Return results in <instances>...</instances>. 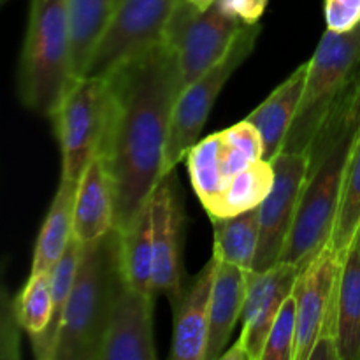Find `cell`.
Returning a JSON list of instances; mask_svg holds the SVG:
<instances>
[{"mask_svg": "<svg viewBox=\"0 0 360 360\" xmlns=\"http://www.w3.org/2000/svg\"><path fill=\"white\" fill-rule=\"evenodd\" d=\"M112 111L101 153L115 186L116 229L125 231L164 178L172 111L181 94L178 56L167 41L112 74Z\"/></svg>", "mask_w": 360, "mask_h": 360, "instance_id": "6da1fadb", "label": "cell"}, {"mask_svg": "<svg viewBox=\"0 0 360 360\" xmlns=\"http://www.w3.org/2000/svg\"><path fill=\"white\" fill-rule=\"evenodd\" d=\"M360 129V83L334 109L308 148L309 169L281 262L304 269L330 245L345 171Z\"/></svg>", "mask_w": 360, "mask_h": 360, "instance_id": "7a4b0ae2", "label": "cell"}, {"mask_svg": "<svg viewBox=\"0 0 360 360\" xmlns=\"http://www.w3.org/2000/svg\"><path fill=\"white\" fill-rule=\"evenodd\" d=\"M125 278L120 231L83 245L55 360H98L109 316Z\"/></svg>", "mask_w": 360, "mask_h": 360, "instance_id": "3957f363", "label": "cell"}, {"mask_svg": "<svg viewBox=\"0 0 360 360\" xmlns=\"http://www.w3.org/2000/svg\"><path fill=\"white\" fill-rule=\"evenodd\" d=\"M74 79L67 0H30L18 65V97L27 109L51 118Z\"/></svg>", "mask_w": 360, "mask_h": 360, "instance_id": "277c9868", "label": "cell"}, {"mask_svg": "<svg viewBox=\"0 0 360 360\" xmlns=\"http://www.w3.org/2000/svg\"><path fill=\"white\" fill-rule=\"evenodd\" d=\"M308 62L301 105L281 151H308L334 109L360 83V25L345 34L323 32Z\"/></svg>", "mask_w": 360, "mask_h": 360, "instance_id": "5b68a950", "label": "cell"}, {"mask_svg": "<svg viewBox=\"0 0 360 360\" xmlns=\"http://www.w3.org/2000/svg\"><path fill=\"white\" fill-rule=\"evenodd\" d=\"M112 111L109 76H81L70 83L55 115V134L62 151V178L79 181L102 150Z\"/></svg>", "mask_w": 360, "mask_h": 360, "instance_id": "8992f818", "label": "cell"}, {"mask_svg": "<svg viewBox=\"0 0 360 360\" xmlns=\"http://www.w3.org/2000/svg\"><path fill=\"white\" fill-rule=\"evenodd\" d=\"M260 30H262L260 23L243 27L224 58L178 95L172 111L167 146H165L164 176L174 171L176 165L186 157L190 148L199 141L221 88L227 84L241 63L252 55Z\"/></svg>", "mask_w": 360, "mask_h": 360, "instance_id": "52a82bcc", "label": "cell"}, {"mask_svg": "<svg viewBox=\"0 0 360 360\" xmlns=\"http://www.w3.org/2000/svg\"><path fill=\"white\" fill-rule=\"evenodd\" d=\"M179 0H116L84 76H109L151 46L164 41Z\"/></svg>", "mask_w": 360, "mask_h": 360, "instance_id": "ba28073f", "label": "cell"}, {"mask_svg": "<svg viewBox=\"0 0 360 360\" xmlns=\"http://www.w3.org/2000/svg\"><path fill=\"white\" fill-rule=\"evenodd\" d=\"M241 28L217 4L207 11H197L186 0H179L164 39L178 56L181 91L224 58Z\"/></svg>", "mask_w": 360, "mask_h": 360, "instance_id": "9c48e42d", "label": "cell"}, {"mask_svg": "<svg viewBox=\"0 0 360 360\" xmlns=\"http://www.w3.org/2000/svg\"><path fill=\"white\" fill-rule=\"evenodd\" d=\"M271 164L274 183L259 206L260 236L253 273H264L281 262L308 178L309 157L306 151H281Z\"/></svg>", "mask_w": 360, "mask_h": 360, "instance_id": "30bf717a", "label": "cell"}, {"mask_svg": "<svg viewBox=\"0 0 360 360\" xmlns=\"http://www.w3.org/2000/svg\"><path fill=\"white\" fill-rule=\"evenodd\" d=\"M341 259L333 246H326L304 269L295 283L297 340L294 360H308L320 334L336 336V297Z\"/></svg>", "mask_w": 360, "mask_h": 360, "instance_id": "8fae6325", "label": "cell"}, {"mask_svg": "<svg viewBox=\"0 0 360 360\" xmlns=\"http://www.w3.org/2000/svg\"><path fill=\"white\" fill-rule=\"evenodd\" d=\"M153 224V290L172 302L185 290L181 267V239L185 214L174 171L158 181L150 197Z\"/></svg>", "mask_w": 360, "mask_h": 360, "instance_id": "7c38bea8", "label": "cell"}, {"mask_svg": "<svg viewBox=\"0 0 360 360\" xmlns=\"http://www.w3.org/2000/svg\"><path fill=\"white\" fill-rule=\"evenodd\" d=\"M157 295L123 283L102 341L98 360H155L153 308Z\"/></svg>", "mask_w": 360, "mask_h": 360, "instance_id": "4fadbf2b", "label": "cell"}, {"mask_svg": "<svg viewBox=\"0 0 360 360\" xmlns=\"http://www.w3.org/2000/svg\"><path fill=\"white\" fill-rule=\"evenodd\" d=\"M301 269L294 264L280 262L264 273L250 274L248 294L243 309V329L239 341L250 360H262L271 327L288 295L294 292Z\"/></svg>", "mask_w": 360, "mask_h": 360, "instance_id": "5bb4252c", "label": "cell"}, {"mask_svg": "<svg viewBox=\"0 0 360 360\" xmlns=\"http://www.w3.org/2000/svg\"><path fill=\"white\" fill-rule=\"evenodd\" d=\"M220 260L211 255L206 266L185 287L172 302L174 309V336H172L171 359L206 360L207 333H210L211 295Z\"/></svg>", "mask_w": 360, "mask_h": 360, "instance_id": "9a60e30c", "label": "cell"}, {"mask_svg": "<svg viewBox=\"0 0 360 360\" xmlns=\"http://www.w3.org/2000/svg\"><path fill=\"white\" fill-rule=\"evenodd\" d=\"M112 229H116L115 186L104 157L97 155L77 181L72 238L86 245Z\"/></svg>", "mask_w": 360, "mask_h": 360, "instance_id": "2e32d148", "label": "cell"}, {"mask_svg": "<svg viewBox=\"0 0 360 360\" xmlns=\"http://www.w3.org/2000/svg\"><path fill=\"white\" fill-rule=\"evenodd\" d=\"M309 62L299 65L255 111L248 115V122L257 127L264 141V160L271 162L281 153L292 129L295 115L304 94Z\"/></svg>", "mask_w": 360, "mask_h": 360, "instance_id": "e0dca14e", "label": "cell"}, {"mask_svg": "<svg viewBox=\"0 0 360 360\" xmlns=\"http://www.w3.org/2000/svg\"><path fill=\"white\" fill-rule=\"evenodd\" d=\"M250 273L232 264L220 262L211 295L210 333H207L206 360L221 357L229 347L231 334L234 333L245 309L248 294Z\"/></svg>", "mask_w": 360, "mask_h": 360, "instance_id": "ac0fdd59", "label": "cell"}, {"mask_svg": "<svg viewBox=\"0 0 360 360\" xmlns=\"http://www.w3.org/2000/svg\"><path fill=\"white\" fill-rule=\"evenodd\" d=\"M76 190L77 181L60 179L58 190L53 197V202L35 241L30 273L51 271L67 250L69 243L72 241Z\"/></svg>", "mask_w": 360, "mask_h": 360, "instance_id": "d6986e66", "label": "cell"}, {"mask_svg": "<svg viewBox=\"0 0 360 360\" xmlns=\"http://www.w3.org/2000/svg\"><path fill=\"white\" fill-rule=\"evenodd\" d=\"M336 297V338L341 360H360V246L355 239L341 257Z\"/></svg>", "mask_w": 360, "mask_h": 360, "instance_id": "ffe728a7", "label": "cell"}, {"mask_svg": "<svg viewBox=\"0 0 360 360\" xmlns=\"http://www.w3.org/2000/svg\"><path fill=\"white\" fill-rule=\"evenodd\" d=\"M213 257L252 274L259 248V207L227 218H211Z\"/></svg>", "mask_w": 360, "mask_h": 360, "instance_id": "44dd1931", "label": "cell"}, {"mask_svg": "<svg viewBox=\"0 0 360 360\" xmlns=\"http://www.w3.org/2000/svg\"><path fill=\"white\" fill-rule=\"evenodd\" d=\"M120 243H122V271L125 283L137 290L155 295V250L150 200L137 213L132 224L125 231H120Z\"/></svg>", "mask_w": 360, "mask_h": 360, "instance_id": "7402d4cb", "label": "cell"}, {"mask_svg": "<svg viewBox=\"0 0 360 360\" xmlns=\"http://www.w3.org/2000/svg\"><path fill=\"white\" fill-rule=\"evenodd\" d=\"M83 245L72 238L63 255L51 269V292H53V316L48 329L41 336L30 340L32 350L39 360H55L58 350L60 333H62L63 315H65L67 301L76 280L77 266H79Z\"/></svg>", "mask_w": 360, "mask_h": 360, "instance_id": "603a6c76", "label": "cell"}, {"mask_svg": "<svg viewBox=\"0 0 360 360\" xmlns=\"http://www.w3.org/2000/svg\"><path fill=\"white\" fill-rule=\"evenodd\" d=\"M273 183V164L264 158L253 162L232 176L220 197L206 210L207 214L210 218H227L255 210L271 192Z\"/></svg>", "mask_w": 360, "mask_h": 360, "instance_id": "cb8c5ba5", "label": "cell"}, {"mask_svg": "<svg viewBox=\"0 0 360 360\" xmlns=\"http://www.w3.org/2000/svg\"><path fill=\"white\" fill-rule=\"evenodd\" d=\"M67 6L72 28L74 74L81 77L108 28L116 0H67Z\"/></svg>", "mask_w": 360, "mask_h": 360, "instance_id": "d4e9b609", "label": "cell"}, {"mask_svg": "<svg viewBox=\"0 0 360 360\" xmlns=\"http://www.w3.org/2000/svg\"><path fill=\"white\" fill-rule=\"evenodd\" d=\"M224 148V134L217 132L197 141L186 153L190 181L204 210L220 197L229 183Z\"/></svg>", "mask_w": 360, "mask_h": 360, "instance_id": "484cf974", "label": "cell"}, {"mask_svg": "<svg viewBox=\"0 0 360 360\" xmlns=\"http://www.w3.org/2000/svg\"><path fill=\"white\" fill-rule=\"evenodd\" d=\"M360 229V129L348 158L345 171L341 199L338 206L336 221H334L330 246L340 257L345 255L352 243L357 239Z\"/></svg>", "mask_w": 360, "mask_h": 360, "instance_id": "4316f807", "label": "cell"}, {"mask_svg": "<svg viewBox=\"0 0 360 360\" xmlns=\"http://www.w3.org/2000/svg\"><path fill=\"white\" fill-rule=\"evenodd\" d=\"M18 322L30 340L48 329L53 316L51 271L30 273L27 283L14 297Z\"/></svg>", "mask_w": 360, "mask_h": 360, "instance_id": "83f0119b", "label": "cell"}, {"mask_svg": "<svg viewBox=\"0 0 360 360\" xmlns=\"http://www.w3.org/2000/svg\"><path fill=\"white\" fill-rule=\"evenodd\" d=\"M295 340H297V302L292 292L271 327L262 360H294Z\"/></svg>", "mask_w": 360, "mask_h": 360, "instance_id": "f1b7e54d", "label": "cell"}, {"mask_svg": "<svg viewBox=\"0 0 360 360\" xmlns=\"http://www.w3.org/2000/svg\"><path fill=\"white\" fill-rule=\"evenodd\" d=\"M327 30L345 34L360 25V0H326L323 2Z\"/></svg>", "mask_w": 360, "mask_h": 360, "instance_id": "f546056e", "label": "cell"}, {"mask_svg": "<svg viewBox=\"0 0 360 360\" xmlns=\"http://www.w3.org/2000/svg\"><path fill=\"white\" fill-rule=\"evenodd\" d=\"M269 0H218L217 7L229 18L241 23L243 27L259 25Z\"/></svg>", "mask_w": 360, "mask_h": 360, "instance_id": "4dcf8cb0", "label": "cell"}, {"mask_svg": "<svg viewBox=\"0 0 360 360\" xmlns=\"http://www.w3.org/2000/svg\"><path fill=\"white\" fill-rule=\"evenodd\" d=\"M308 360H341L338 338L334 334H320L309 352Z\"/></svg>", "mask_w": 360, "mask_h": 360, "instance_id": "1f68e13d", "label": "cell"}, {"mask_svg": "<svg viewBox=\"0 0 360 360\" xmlns=\"http://www.w3.org/2000/svg\"><path fill=\"white\" fill-rule=\"evenodd\" d=\"M224 360H250V355L248 352H246V348L243 347L241 341H236L232 347H227V350L221 354V357Z\"/></svg>", "mask_w": 360, "mask_h": 360, "instance_id": "d6a6232c", "label": "cell"}, {"mask_svg": "<svg viewBox=\"0 0 360 360\" xmlns=\"http://www.w3.org/2000/svg\"><path fill=\"white\" fill-rule=\"evenodd\" d=\"M186 2H188L190 6L193 7V9L207 11V9H210V7H213L214 4L218 2V0H186Z\"/></svg>", "mask_w": 360, "mask_h": 360, "instance_id": "836d02e7", "label": "cell"}, {"mask_svg": "<svg viewBox=\"0 0 360 360\" xmlns=\"http://www.w3.org/2000/svg\"><path fill=\"white\" fill-rule=\"evenodd\" d=\"M357 243H359V246H360V229H359V234H357Z\"/></svg>", "mask_w": 360, "mask_h": 360, "instance_id": "e575fe53", "label": "cell"}, {"mask_svg": "<svg viewBox=\"0 0 360 360\" xmlns=\"http://www.w3.org/2000/svg\"><path fill=\"white\" fill-rule=\"evenodd\" d=\"M0 2H2V4H6V2H7V0H0Z\"/></svg>", "mask_w": 360, "mask_h": 360, "instance_id": "d590c367", "label": "cell"}]
</instances>
